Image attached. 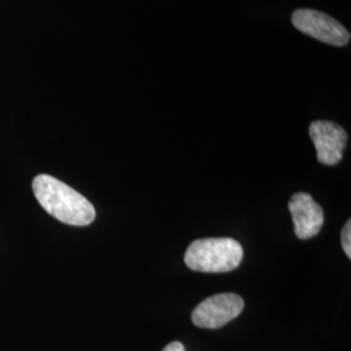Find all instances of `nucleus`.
<instances>
[{"label":"nucleus","instance_id":"7ed1b4c3","mask_svg":"<svg viewBox=\"0 0 351 351\" xmlns=\"http://www.w3.org/2000/svg\"><path fill=\"white\" fill-rule=\"evenodd\" d=\"M291 24L306 36L326 45L343 47L350 42V33L337 20L315 10H297L291 14Z\"/></svg>","mask_w":351,"mask_h":351},{"label":"nucleus","instance_id":"423d86ee","mask_svg":"<svg viewBox=\"0 0 351 351\" xmlns=\"http://www.w3.org/2000/svg\"><path fill=\"white\" fill-rule=\"evenodd\" d=\"M294 232L300 239L315 237L324 224V211L307 193H297L289 201Z\"/></svg>","mask_w":351,"mask_h":351},{"label":"nucleus","instance_id":"6e6552de","mask_svg":"<svg viewBox=\"0 0 351 351\" xmlns=\"http://www.w3.org/2000/svg\"><path fill=\"white\" fill-rule=\"evenodd\" d=\"M162 351H185V348H184V345L181 342L176 341V342L168 343Z\"/></svg>","mask_w":351,"mask_h":351},{"label":"nucleus","instance_id":"39448f33","mask_svg":"<svg viewBox=\"0 0 351 351\" xmlns=\"http://www.w3.org/2000/svg\"><path fill=\"white\" fill-rule=\"evenodd\" d=\"M310 137L314 142L319 163L336 165L342 160L346 147V130L336 123L319 120L310 125Z\"/></svg>","mask_w":351,"mask_h":351},{"label":"nucleus","instance_id":"f257e3e1","mask_svg":"<svg viewBox=\"0 0 351 351\" xmlns=\"http://www.w3.org/2000/svg\"><path fill=\"white\" fill-rule=\"evenodd\" d=\"M33 193L39 204L64 224L86 226L95 219V208L75 189L49 175L33 180Z\"/></svg>","mask_w":351,"mask_h":351},{"label":"nucleus","instance_id":"0eeeda50","mask_svg":"<svg viewBox=\"0 0 351 351\" xmlns=\"http://www.w3.org/2000/svg\"><path fill=\"white\" fill-rule=\"evenodd\" d=\"M341 243H342V249L345 251V254L348 255V258H351V221L349 220L341 233Z\"/></svg>","mask_w":351,"mask_h":351},{"label":"nucleus","instance_id":"f03ea898","mask_svg":"<svg viewBox=\"0 0 351 351\" xmlns=\"http://www.w3.org/2000/svg\"><path fill=\"white\" fill-rule=\"evenodd\" d=\"M243 249L233 239H202L190 243L185 252V264L203 274H224L239 267Z\"/></svg>","mask_w":351,"mask_h":351},{"label":"nucleus","instance_id":"20e7f679","mask_svg":"<svg viewBox=\"0 0 351 351\" xmlns=\"http://www.w3.org/2000/svg\"><path fill=\"white\" fill-rule=\"evenodd\" d=\"M245 302L233 293L216 294L201 302L193 311L194 326L206 329H217L236 319L243 310Z\"/></svg>","mask_w":351,"mask_h":351}]
</instances>
